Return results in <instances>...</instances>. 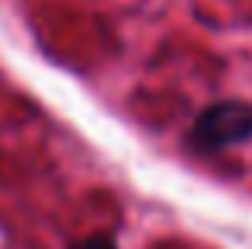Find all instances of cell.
I'll return each mask as SVG.
<instances>
[{
    "mask_svg": "<svg viewBox=\"0 0 252 249\" xmlns=\"http://www.w3.org/2000/svg\"><path fill=\"white\" fill-rule=\"evenodd\" d=\"M252 137V106L240 99H223L198 112V119L189 128V144L201 154L246 144Z\"/></svg>",
    "mask_w": 252,
    "mask_h": 249,
    "instance_id": "cell-1",
    "label": "cell"
},
{
    "mask_svg": "<svg viewBox=\"0 0 252 249\" xmlns=\"http://www.w3.org/2000/svg\"><path fill=\"white\" fill-rule=\"evenodd\" d=\"M70 249H118V243L109 237V233H90V237L70 243Z\"/></svg>",
    "mask_w": 252,
    "mask_h": 249,
    "instance_id": "cell-2",
    "label": "cell"
}]
</instances>
